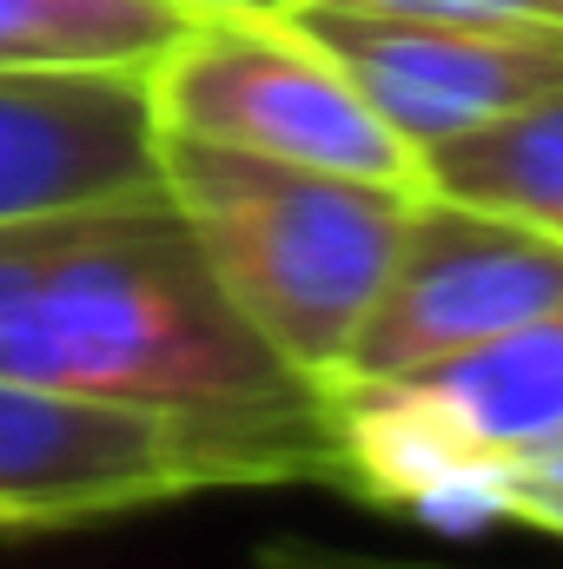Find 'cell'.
Here are the masks:
<instances>
[{
	"instance_id": "6da1fadb",
	"label": "cell",
	"mask_w": 563,
	"mask_h": 569,
	"mask_svg": "<svg viewBox=\"0 0 563 569\" xmlns=\"http://www.w3.org/2000/svg\"><path fill=\"white\" fill-rule=\"evenodd\" d=\"M0 378L213 430L273 483H338L332 398L226 305L166 192L0 226Z\"/></svg>"
},
{
	"instance_id": "7a4b0ae2",
	"label": "cell",
	"mask_w": 563,
	"mask_h": 569,
	"mask_svg": "<svg viewBox=\"0 0 563 569\" xmlns=\"http://www.w3.org/2000/svg\"><path fill=\"white\" fill-rule=\"evenodd\" d=\"M159 192L226 305L305 385L332 391L424 192L159 133Z\"/></svg>"
},
{
	"instance_id": "3957f363",
	"label": "cell",
	"mask_w": 563,
	"mask_h": 569,
	"mask_svg": "<svg viewBox=\"0 0 563 569\" xmlns=\"http://www.w3.org/2000/svg\"><path fill=\"white\" fill-rule=\"evenodd\" d=\"M338 490L418 517H484L491 463L563 430V298L412 378L338 385Z\"/></svg>"
},
{
	"instance_id": "277c9868",
	"label": "cell",
	"mask_w": 563,
	"mask_h": 569,
	"mask_svg": "<svg viewBox=\"0 0 563 569\" xmlns=\"http://www.w3.org/2000/svg\"><path fill=\"white\" fill-rule=\"evenodd\" d=\"M146 93L159 133L424 192L418 152L285 13H192L146 67Z\"/></svg>"
},
{
	"instance_id": "5b68a950",
	"label": "cell",
	"mask_w": 563,
	"mask_h": 569,
	"mask_svg": "<svg viewBox=\"0 0 563 569\" xmlns=\"http://www.w3.org/2000/svg\"><path fill=\"white\" fill-rule=\"evenodd\" d=\"M233 483L273 477L179 418L0 378V530H73Z\"/></svg>"
},
{
	"instance_id": "8992f818",
	"label": "cell",
	"mask_w": 563,
	"mask_h": 569,
	"mask_svg": "<svg viewBox=\"0 0 563 569\" xmlns=\"http://www.w3.org/2000/svg\"><path fill=\"white\" fill-rule=\"evenodd\" d=\"M563 298V239L424 192L405 246L392 259V279L378 305L365 311L338 385H378V378H412L444 358H464L524 318L551 311ZM332 385V391H338Z\"/></svg>"
},
{
	"instance_id": "52a82bcc",
	"label": "cell",
	"mask_w": 563,
	"mask_h": 569,
	"mask_svg": "<svg viewBox=\"0 0 563 569\" xmlns=\"http://www.w3.org/2000/svg\"><path fill=\"white\" fill-rule=\"evenodd\" d=\"M285 20L338 60L418 159L563 87V33L398 13L378 0H292Z\"/></svg>"
},
{
	"instance_id": "ba28073f",
	"label": "cell",
	"mask_w": 563,
	"mask_h": 569,
	"mask_svg": "<svg viewBox=\"0 0 563 569\" xmlns=\"http://www.w3.org/2000/svg\"><path fill=\"white\" fill-rule=\"evenodd\" d=\"M159 192L146 67L0 73V226Z\"/></svg>"
},
{
	"instance_id": "9c48e42d",
	"label": "cell",
	"mask_w": 563,
	"mask_h": 569,
	"mask_svg": "<svg viewBox=\"0 0 563 569\" xmlns=\"http://www.w3.org/2000/svg\"><path fill=\"white\" fill-rule=\"evenodd\" d=\"M418 166L424 192L524 219V226L563 239V87L477 127V133L431 146Z\"/></svg>"
},
{
	"instance_id": "30bf717a",
	"label": "cell",
	"mask_w": 563,
	"mask_h": 569,
	"mask_svg": "<svg viewBox=\"0 0 563 569\" xmlns=\"http://www.w3.org/2000/svg\"><path fill=\"white\" fill-rule=\"evenodd\" d=\"M186 20L172 0H0V73L152 67Z\"/></svg>"
},
{
	"instance_id": "8fae6325",
	"label": "cell",
	"mask_w": 563,
	"mask_h": 569,
	"mask_svg": "<svg viewBox=\"0 0 563 569\" xmlns=\"http://www.w3.org/2000/svg\"><path fill=\"white\" fill-rule=\"evenodd\" d=\"M484 517H511V523H531V530H551L563 537V430L491 463L484 477Z\"/></svg>"
},
{
	"instance_id": "7c38bea8",
	"label": "cell",
	"mask_w": 563,
	"mask_h": 569,
	"mask_svg": "<svg viewBox=\"0 0 563 569\" xmlns=\"http://www.w3.org/2000/svg\"><path fill=\"white\" fill-rule=\"evenodd\" d=\"M398 13H437V20H477V27H524V33H563V0H378Z\"/></svg>"
},
{
	"instance_id": "4fadbf2b",
	"label": "cell",
	"mask_w": 563,
	"mask_h": 569,
	"mask_svg": "<svg viewBox=\"0 0 563 569\" xmlns=\"http://www.w3.org/2000/svg\"><path fill=\"white\" fill-rule=\"evenodd\" d=\"M259 569H464V563H418V557H372V550H332V543H266Z\"/></svg>"
},
{
	"instance_id": "5bb4252c",
	"label": "cell",
	"mask_w": 563,
	"mask_h": 569,
	"mask_svg": "<svg viewBox=\"0 0 563 569\" xmlns=\"http://www.w3.org/2000/svg\"><path fill=\"white\" fill-rule=\"evenodd\" d=\"M186 13H285L292 0H172Z\"/></svg>"
}]
</instances>
